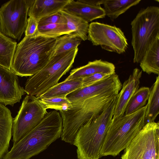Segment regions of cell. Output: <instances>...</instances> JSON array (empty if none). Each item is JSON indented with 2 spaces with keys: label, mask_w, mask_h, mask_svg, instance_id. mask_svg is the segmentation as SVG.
Returning a JSON list of instances; mask_svg holds the SVG:
<instances>
[{
  "label": "cell",
  "mask_w": 159,
  "mask_h": 159,
  "mask_svg": "<svg viewBox=\"0 0 159 159\" xmlns=\"http://www.w3.org/2000/svg\"><path fill=\"white\" fill-rule=\"evenodd\" d=\"M62 120L57 110L48 112L32 130L13 144L3 159H30L61 137Z\"/></svg>",
  "instance_id": "6da1fadb"
},
{
  "label": "cell",
  "mask_w": 159,
  "mask_h": 159,
  "mask_svg": "<svg viewBox=\"0 0 159 159\" xmlns=\"http://www.w3.org/2000/svg\"><path fill=\"white\" fill-rule=\"evenodd\" d=\"M57 38L35 35L25 36L17 45L11 70L22 77L38 73L52 57Z\"/></svg>",
  "instance_id": "7a4b0ae2"
},
{
  "label": "cell",
  "mask_w": 159,
  "mask_h": 159,
  "mask_svg": "<svg viewBox=\"0 0 159 159\" xmlns=\"http://www.w3.org/2000/svg\"><path fill=\"white\" fill-rule=\"evenodd\" d=\"M116 97L99 115L80 129L73 144L77 147L78 159H99L100 151L111 122Z\"/></svg>",
  "instance_id": "3957f363"
},
{
  "label": "cell",
  "mask_w": 159,
  "mask_h": 159,
  "mask_svg": "<svg viewBox=\"0 0 159 159\" xmlns=\"http://www.w3.org/2000/svg\"><path fill=\"white\" fill-rule=\"evenodd\" d=\"M117 95L107 93L96 96L80 102L71 103L68 109L59 111L62 120L61 140L73 144L80 128L100 114Z\"/></svg>",
  "instance_id": "277c9868"
},
{
  "label": "cell",
  "mask_w": 159,
  "mask_h": 159,
  "mask_svg": "<svg viewBox=\"0 0 159 159\" xmlns=\"http://www.w3.org/2000/svg\"><path fill=\"white\" fill-rule=\"evenodd\" d=\"M146 105L130 114L112 120L100 151V157L116 156L125 149L147 123Z\"/></svg>",
  "instance_id": "5b68a950"
},
{
  "label": "cell",
  "mask_w": 159,
  "mask_h": 159,
  "mask_svg": "<svg viewBox=\"0 0 159 159\" xmlns=\"http://www.w3.org/2000/svg\"><path fill=\"white\" fill-rule=\"evenodd\" d=\"M78 51V47L52 57L41 70L27 80L24 89L26 93L39 98L57 84L72 67Z\"/></svg>",
  "instance_id": "8992f818"
},
{
  "label": "cell",
  "mask_w": 159,
  "mask_h": 159,
  "mask_svg": "<svg viewBox=\"0 0 159 159\" xmlns=\"http://www.w3.org/2000/svg\"><path fill=\"white\" fill-rule=\"evenodd\" d=\"M131 25L133 62L138 63L149 45L159 36V7L150 6L141 9Z\"/></svg>",
  "instance_id": "52a82bcc"
},
{
  "label": "cell",
  "mask_w": 159,
  "mask_h": 159,
  "mask_svg": "<svg viewBox=\"0 0 159 159\" xmlns=\"http://www.w3.org/2000/svg\"><path fill=\"white\" fill-rule=\"evenodd\" d=\"M121 159H159V123L147 122L125 149Z\"/></svg>",
  "instance_id": "ba28073f"
},
{
  "label": "cell",
  "mask_w": 159,
  "mask_h": 159,
  "mask_svg": "<svg viewBox=\"0 0 159 159\" xmlns=\"http://www.w3.org/2000/svg\"><path fill=\"white\" fill-rule=\"evenodd\" d=\"M30 0H10L0 7V31L19 40L26 29Z\"/></svg>",
  "instance_id": "9c48e42d"
},
{
  "label": "cell",
  "mask_w": 159,
  "mask_h": 159,
  "mask_svg": "<svg viewBox=\"0 0 159 159\" xmlns=\"http://www.w3.org/2000/svg\"><path fill=\"white\" fill-rule=\"evenodd\" d=\"M39 99L27 95L24 98L19 111L13 120L12 134L13 144L34 128L47 113Z\"/></svg>",
  "instance_id": "30bf717a"
},
{
  "label": "cell",
  "mask_w": 159,
  "mask_h": 159,
  "mask_svg": "<svg viewBox=\"0 0 159 159\" xmlns=\"http://www.w3.org/2000/svg\"><path fill=\"white\" fill-rule=\"evenodd\" d=\"M88 39L93 45L100 46L105 50L119 54L125 52L128 45L120 28L97 22L89 25Z\"/></svg>",
  "instance_id": "8fae6325"
},
{
  "label": "cell",
  "mask_w": 159,
  "mask_h": 159,
  "mask_svg": "<svg viewBox=\"0 0 159 159\" xmlns=\"http://www.w3.org/2000/svg\"><path fill=\"white\" fill-rule=\"evenodd\" d=\"M122 86L118 75L115 74L90 85L79 88L68 94L66 98L71 103H74L105 94H118Z\"/></svg>",
  "instance_id": "7c38bea8"
},
{
  "label": "cell",
  "mask_w": 159,
  "mask_h": 159,
  "mask_svg": "<svg viewBox=\"0 0 159 159\" xmlns=\"http://www.w3.org/2000/svg\"><path fill=\"white\" fill-rule=\"evenodd\" d=\"M25 93L17 75L11 69L0 65V103L13 106Z\"/></svg>",
  "instance_id": "4fadbf2b"
},
{
  "label": "cell",
  "mask_w": 159,
  "mask_h": 159,
  "mask_svg": "<svg viewBox=\"0 0 159 159\" xmlns=\"http://www.w3.org/2000/svg\"><path fill=\"white\" fill-rule=\"evenodd\" d=\"M142 71L138 68L134 69L132 74L122 84L120 92L117 96L116 104L112 120L123 116L129 100L139 88Z\"/></svg>",
  "instance_id": "5bb4252c"
},
{
  "label": "cell",
  "mask_w": 159,
  "mask_h": 159,
  "mask_svg": "<svg viewBox=\"0 0 159 159\" xmlns=\"http://www.w3.org/2000/svg\"><path fill=\"white\" fill-rule=\"evenodd\" d=\"M63 11L78 17L88 23L106 16L105 11L100 5L85 3L78 0H69Z\"/></svg>",
  "instance_id": "9a60e30c"
},
{
  "label": "cell",
  "mask_w": 159,
  "mask_h": 159,
  "mask_svg": "<svg viewBox=\"0 0 159 159\" xmlns=\"http://www.w3.org/2000/svg\"><path fill=\"white\" fill-rule=\"evenodd\" d=\"M69 0H30L28 15L38 21L63 10Z\"/></svg>",
  "instance_id": "2e32d148"
},
{
  "label": "cell",
  "mask_w": 159,
  "mask_h": 159,
  "mask_svg": "<svg viewBox=\"0 0 159 159\" xmlns=\"http://www.w3.org/2000/svg\"><path fill=\"white\" fill-rule=\"evenodd\" d=\"M98 73L110 75L116 74L115 66L112 63L101 59L89 61L86 65L72 70L66 80L83 78Z\"/></svg>",
  "instance_id": "e0dca14e"
},
{
  "label": "cell",
  "mask_w": 159,
  "mask_h": 159,
  "mask_svg": "<svg viewBox=\"0 0 159 159\" xmlns=\"http://www.w3.org/2000/svg\"><path fill=\"white\" fill-rule=\"evenodd\" d=\"M13 121L10 110L0 103V159L7 152L12 135Z\"/></svg>",
  "instance_id": "ac0fdd59"
},
{
  "label": "cell",
  "mask_w": 159,
  "mask_h": 159,
  "mask_svg": "<svg viewBox=\"0 0 159 159\" xmlns=\"http://www.w3.org/2000/svg\"><path fill=\"white\" fill-rule=\"evenodd\" d=\"M142 71L148 75H159V36L149 45L140 62Z\"/></svg>",
  "instance_id": "d6986e66"
},
{
  "label": "cell",
  "mask_w": 159,
  "mask_h": 159,
  "mask_svg": "<svg viewBox=\"0 0 159 159\" xmlns=\"http://www.w3.org/2000/svg\"><path fill=\"white\" fill-rule=\"evenodd\" d=\"M83 78L66 80L52 87L39 98L66 97L69 94L81 88Z\"/></svg>",
  "instance_id": "ffe728a7"
},
{
  "label": "cell",
  "mask_w": 159,
  "mask_h": 159,
  "mask_svg": "<svg viewBox=\"0 0 159 159\" xmlns=\"http://www.w3.org/2000/svg\"><path fill=\"white\" fill-rule=\"evenodd\" d=\"M141 0H103L106 16L111 20L116 19L131 7L139 4Z\"/></svg>",
  "instance_id": "44dd1931"
},
{
  "label": "cell",
  "mask_w": 159,
  "mask_h": 159,
  "mask_svg": "<svg viewBox=\"0 0 159 159\" xmlns=\"http://www.w3.org/2000/svg\"><path fill=\"white\" fill-rule=\"evenodd\" d=\"M17 44L0 31V65L11 69Z\"/></svg>",
  "instance_id": "7402d4cb"
},
{
  "label": "cell",
  "mask_w": 159,
  "mask_h": 159,
  "mask_svg": "<svg viewBox=\"0 0 159 159\" xmlns=\"http://www.w3.org/2000/svg\"><path fill=\"white\" fill-rule=\"evenodd\" d=\"M60 12L65 18L66 24L69 30L82 40L88 39L89 23L83 19L63 10Z\"/></svg>",
  "instance_id": "603a6c76"
},
{
  "label": "cell",
  "mask_w": 159,
  "mask_h": 159,
  "mask_svg": "<svg viewBox=\"0 0 159 159\" xmlns=\"http://www.w3.org/2000/svg\"><path fill=\"white\" fill-rule=\"evenodd\" d=\"M146 106V119L148 122L154 121L159 113V76L150 88Z\"/></svg>",
  "instance_id": "cb8c5ba5"
},
{
  "label": "cell",
  "mask_w": 159,
  "mask_h": 159,
  "mask_svg": "<svg viewBox=\"0 0 159 159\" xmlns=\"http://www.w3.org/2000/svg\"><path fill=\"white\" fill-rule=\"evenodd\" d=\"M149 90L150 88L146 87L139 88L129 101L124 115L132 114L145 106L148 99Z\"/></svg>",
  "instance_id": "d4e9b609"
},
{
  "label": "cell",
  "mask_w": 159,
  "mask_h": 159,
  "mask_svg": "<svg viewBox=\"0 0 159 159\" xmlns=\"http://www.w3.org/2000/svg\"><path fill=\"white\" fill-rule=\"evenodd\" d=\"M82 40L80 38L72 33L57 38L52 57L78 48Z\"/></svg>",
  "instance_id": "484cf974"
},
{
  "label": "cell",
  "mask_w": 159,
  "mask_h": 159,
  "mask_svg": "<svg viewBox=\"0 0 159 159\" xmlns=\"http://www.w3.org/2000/svg\"><path fill=\"white\" fill-rule=\"evenodd\" d=\"M66 24H49L38 25L35 35L57 38L63 35L71 33Z\"/></svg>",
  "instance_id": "4316f807"
},
{
  "label": "cell",
  "mask_w": 159,
  "mask_h": 159,
  "mask_svg": "<svg viewBox=\"0 0 159 159\" xmlns=\"http://www.w3.org/2000/svg\"><path fill=\"white\" fill-rule=\"evenodd\" d=\"M47 109H54L59 111L65 110L71 105V102L66 97H55L39 99Z\"/></svg>",
  "instance_id": "83f0119b"
},
{
  "label": "cell",
  "mask_w": 159,
  "mask_h": 159,
  "mask_svg": "<svg viewBox=\"0 0 159 159\" xmlns=\"http://www.w3.org/2000/svg\"><path fill=\"white\" fill-rule=\"evenodd\" d=\"M66 20L65 17L59 12L39 20V25L49 24H66Z\"/></svg>",
  "instance_id": "f1b7e54d"
},
{
  "label": "cell",
  "mask_w": 159,
  "mask_h": 159,
  "mask_svg": "<svg viewBox=\"0 0 159 159\" xmlns=\"http://www.w3.org/2000/svg\"><path fill=\"white\" fill-rule=\"evenodd\" d=\"M111 75L104 73H98L84 77L83 78L82 84L81 88L90 85L99 81L106 79Z\"/></svg>",
  "instance_id": "f546056e"
},
{
  "label": "cell",
  "mask_w": 159,
  "mask_h": 159,
  "mask_svg": "<svg viewBox=\"0 0 159 159\" xmlns=\"http://www.w3.org/2000/svg\"><path fill=\"white\" fill-rule=\"evenodd\" d=\"M39 25V21L32 17H29L25 30V36L35 34Z\"/></svg>",
  "instance_id": "4dcf8cb0"
},
{
  "label": "cell",
  "mask_w": 159,
  "mask_h": 159,
  "mask_svg": "<svg viewBox=\"0 0 159 159\" xmlns=\"http://www.w3.org/2000/svg\"><path fill=\"white\" fill-rule=\"evenodd\" d=\"M79 1L93 5H101L102 4L103 0H78Z\"/></svg>",
  "instance_id": "1f68e13d"
}]
</instances>
